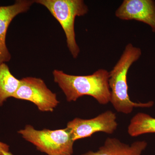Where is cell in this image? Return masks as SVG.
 <instances>
[{"mask_svg":"<svg viewBox=\"0 0 155 155\" xmlns=\"http://www.w3.org/2000/svg\"><path fill=\"white\" fill-rule=\"evenodd\" d=\"M54 81L64 93L68 102L75 101L80 97L89 96L100 104L110 102L111 91L109 84V72L99 69L91 75H74L63 71H53Z\"/></svg>","mask_w":155,"mask_h":155,"instance_id":"cell-1","label":"cell"},{"mask_svg":"<svg viewBox=\"0 0 155 155\" xmlns=\"http://www.w3.org/2000/svg\"><path fill=\"white\" fill-rule=\"evenodd\" d=\"M141 54L140 48L134 46L131 43L128 44L119 61L109 72L110 102L119 113L130 114L134 108H150L154 104L153 101L147 103L134 102L128 95L127 73L132 64L138 61Z\"/></svg>","mask_w":155,"mask_h":155,"instance_id":"cell-2","label":"cell"},{"mask_svg":"<svg viewBox=\"0 0 155 155\" xmlns=\"http://www.w3.org/2000/svg\"><path fill=\"white\" fill-rule=\"evenodd\" d=\"M35 3L45 6L63 28L67 39V47L72 57L76 59L80 48L75 38V21L77 17L86 15L88 8L83 0H37Z\"/></svg>","mask_w":155,"mask_h":155,"instance_id":"cell-3","label":"cell"},{"mask_svg":"<svg viewBox=\"0 0 155 155\" xmlns=\"http://www.w3.org/2000/svg\"><path fill=\"white\" fill-rule=\"evenodd\" d=\"M18 133L26 141L48 155H72L74 141L68 128L51 130H37L27 125Z\"/></svg>","mask_w":155,"mask_h":155,"instance_id":"cell-4","label":"cell"},{"mask_svg":"<svg viewBox=\"0 0 155 155\" xmlns=\"http://www.w3.org/2000/svg\"><path fill=\"white\" fill-rule=\"evenodd\" d=\"M13 97L33 103L42 112H53L59 104L57 95L48 88L42 79L23 78Z\"/></svg>","mask_w":155,"mask_h":155,"instance_id":"cell-5","label":"cell"},{"mask_svg":"<svg viewBox=\"0 0 155 155\" xmlns=\"http://www.w3.org/2000/svg\"><path fill=\"white\" fill-rule=\"evenodd\" d=\"M116 119V114L108 110L91 119L75 118L67 123V128L75 142L80 139L91 137L97 132L112 134L118 127Z\"/></svg>","mask_w":155,"mask_h":155,"instance_id":"cell-6","label":"cell"},{"mask_svg":"<svg viewBox=\"0 0 155 155\" xmlns=\"http://www.w3.org/2000/svg\"><path fill=\"white\" fill-rule=\"evenodd\" d=\"M123 20H136L149 25L155 33V2L153 0H124L115 12Z\"/></svg>","mask_w":155,"mask_h":155,"instance_id":"cell-7","label":"cell"},{"mask_svg":"<svg viewBox=\"0 0 155 155\" xmlns=\"http://www.w3.org/2000/svg\"><path fill=\"white\" fill-rule=\"evenodd\" d=\"M34 3L35 1L17 0L11 5L0 6V64L11 60L6 41L9 25L16 16L27 12Z\"/></svg>","mask_w":155,"mask_h":155,"instance_id":"cell-8","label":"cell"},{"mask_svg":"<svg viewBox=\"0 0 155 155\" xmlns=\"http://www.w3.org/2000/svg\"><path fill=\"white\" fill-rule=\"evenodd\" d=\"M145 140L134 142L130 145L116 138H107L96 152L90 151L82 155H141L146 148Z\"/></svg>","mask_w":155,"mask_h":155,"instance_id":"cell-9","label":"cell"},{"mask_svg":"<svg viewBox=\"0 0 155 155\" xmlns=\"http://www.w3.org/2000/svg\"><path fill=\"white\" fill-rule=\"evenodd\" d=\"M20 80L11 73L6 63L0 64V106L13 97L20 84Z\"/></svg>","mask_w":155,"mask_h":155,"instance_id":"cell-10","label":"cell"},{"mask_svg":"<svg viewBox=\"0 0 155 155\" xmlns=\"http://www.w3.org/2000/svg\"><path fill=\"white\" fill-rule=\"evenodd\" d=\"M127 132L132 137L155 133V118L145 113H137L130 119Z\"/></svg>","mask_w":155,"mask_h":155,"instance_id":"cell-11","label":"cell"},{"mask_svg":"<svg viewBox=\"0 0 155 155\" xmlns=\"http://www.w3.org/2000/svg\"><path fill=\"white\" fill-rule=\"evenodd\" d=\"M8 151H9V146L0 141V155H4V152Z\"/></svg>","mask_w":155,"mask_h":155,"instance_id":"cell-12","label":"cell"},{"mask_svg":"<svg viewBox=\"0 0 155 155\" xmlns=\"http://www.w3.org/2000/svg\"><path fill=\"white\" fill-rule=\"evenodd\" d=\"M4 155H13L10 151L6 152L4 153Z\"/></svg>","mask_w":155,"mask_h":155,"instance_id":"cell-13","label":"cell"}]
</instances>
